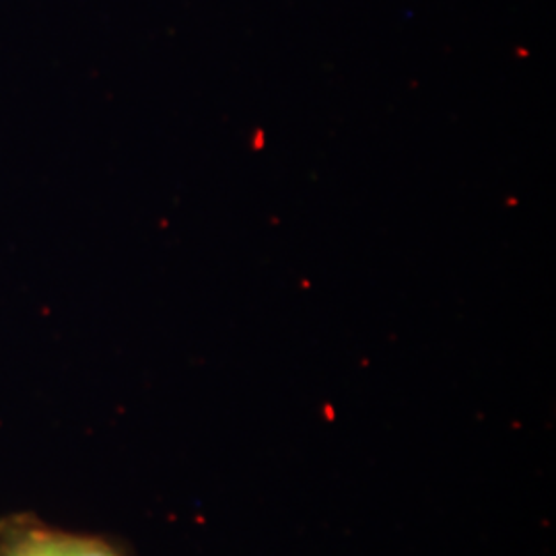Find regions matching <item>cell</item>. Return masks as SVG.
<instances>
[{
  "instance_id": "obj_1",
  "label": "cell",
  "mask_w": 556,
  "mask_h": 556,
  "mask_svg": "<svg viewBox=\"0 0 556 556\" xmlns=\"http://www.w3.org/2000/svg\"><path fill=\"white\" fill-rule=\"evenodd\" d=\"M0 556H119L98 538L75 536L40 523L15 521L0 532Z\"/></svg>"
}]
</instances>
